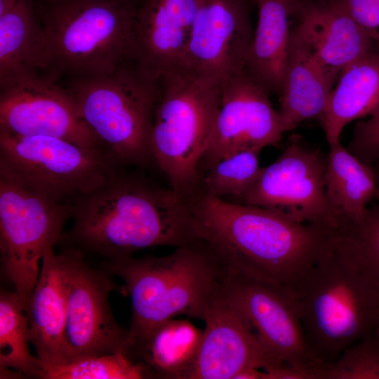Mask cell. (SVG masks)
Segmentation results:
<instances>
[{
  "label": "cell",
  "instance_id": "obj_1",
  "mask_svg": "<svg viewBox=\"0 0 379 379\" xmlns=\"http://www.w3.org/2000/svg\"><path fill=\"white\" fill-rule=\"evenodd\" d=\"M190 203L200 240L225 274L276 287L292 301L304 288L334 232L201 192L190 198Z\"/></svg>",
  "mask_w": 379,
  "mask_h": 379
},
{
  "label": "cell",
  "instance_id": "obj_2",
  "mask_svg": "<svg viewBox=\"0 0 379 379\" xmlns=\"http://www.w3.org/2000/svg\"><path fill=\"white\" fill-rule=\"evenodd\" d=\"M69 238L109 260L154 246L201 241L189 199L146 179L120 172L73 203Z\"/></svg>",
  "mask_w": 379,
  "mask_h": 379
},
{
  "label": "cell",
  "instance_id": "obj_3",
  "mask_svg": "<svg viewBox=\"0 0 379 379\" xmlns=\"http://www.w3.org/2000/svg\"><path fill=\"white\" fill-rule=\"evenodd\" d=\"M293 302L308 349L321 365L373 333L379 322L378 291L339 230Z\"/></svg>",
  "mask_w": 379,
  "mask_h": 379
},
{
  "label": "cell",
  "instance_id": "obj_4",
  "mask_svg": "<svg viewBox=\"0 0 379 379\" xmlns=\"http://www.w3.org/2000/svg\"><path fill=\"white\" fill-rule=\"evenodd\" d=\"M44 72L58 80L134 64L138 0H35Z\"/></svg>",
  "mask_w": 379,
  "mask_h": 379
},
{
  "label": "cell",
  "instance_id": "obj_5",
  "mask_svg": "<svg viewBox=\"0 0 379 379\" xmlns=\"http://www.w3.org/2000/svg\"><path fill=\"white\" fill-rule=\"evenodd\" d=\"M105 268L124 281L131 298L129 351L176 316L204 321L225 274L202 241L178 247L165 256L109 260Z\"/></svg>",
  "mask_w": 379,
  "mask_h": 379
},
{
  "label": "cell",
  "instance_id": "obj_6",
  "mask_svg": "<svg viewBox=\"0 0 379 379\" xmlns=\"http://www.w3.org/2000/svg\"><path fill=\"white\" fill-rule=\"evenodd\" d=\"M150 135L153 161L187 198L199 191V166L220 103L221 84L179 67L159 81Z\"/></svg>",
  "mask_w": 379,
  "mask_h": 379
},
{
  "label": "cell",
  "instance_id": "obj_7",
  "mask_svg": "<svg viewBox=\"0 0 379 379\" xmlns=\"http://www.w3.org/2000/svg\"><path fill=\"white\" fill-rule=\"evenodd\" d=\"M65 86L114 162L122 166L153 161L150 135L159 81L142 76L132 64L105 74L69 79Z\"/></svg>",
  "mask_w": 379,
  "mask_h": 379
},
{
  "label": "cell",
  "instance_id": "obj_8",
  "mask_svg": "<svg viewBox=\"0 0 379 379\" xmlns=\"http://www.w3.org/2000/svg\"><path fill=\"white\" fill-rule=\"evenodd\" d=\"M120 167L102 149L55 137L0 132V173L54 202H68L99 189Z\"/></svg>",
  "mask_w": 379,
  "mask_h": 379
},
{
  "label": "cell",
  "instance_id": "obj_9",
  "mask_svg": "<svg viewBox=\"0 0 379 379\" xmlns=\"http://www.w3.org/2000/svg\"><path fill=\"white\" fill-rule=\"evenodd\" d=\"M72 216L73 204L46 199L0 173L1 263L24 305L38 281L40 260Z\"/></svg>",
  "mask_w": 379,
  "mask_h": 379
},
{
  "label": "cell",
  "instance_id": "obj_10",
  "mask_svg": "<svg viewBox=\"0 0 379 379\" xmlns=\"http://www.w3.org/2000/svg\"><path fill=\"white\" fill-rule=\"evenodd\" d=\"M326 160L320 150L293 135L278 159L260 168L240 199L242 204L270 209L293 221L335 231L341 220L326 193Z\"/></svg>",
  "mask_w": 379,
  "mask_h": 379
},
{
  "label": "cell",
  "instance_id": "obj_11",
  "mask_svg": "<svg viewBox=\"0 0 379 379\" xmlns=\"http://www.w3.org/2000/svg\"><path fill=\"white\" fill-rule=\"evenodd\" d=\"M65 253L67 315L61 365L104 354H129L128 330L117 322L108 301L118 286L108 272L91 267L78 248Z\"/></svg>",
  "mask_w": 379,
  "mask_h": 379
},
{
  "label": "cell",
  "instance_id": "obj_12",
  "mask_svg": "<svg viewBox=\"0 0 379 379\" xmlns=\"http://www.w3.org/2000/svg\"><path fill=\"white\" fill-rule=\"evenodd\" d=\"M269 94L246 69L221 84L220 107L199 173L236 153L279 142L286 131Z\"/></svg>",
  "mask_w": 379,
  "mask_h": 379
},
{
  "label": "cell",
  "instance_id": "obj_13",
  "mask_svg": "<svg viewBox=\"0 0 379 379\" xmlns=\"http://www.w3.org/2000/svg\"><path fill=\"white\" fill-rule=\"evenodd\" d=\"M0 132L55 137L103 149L81 117L68 88L45 73L1 89Z\"/></svg>",
  "mask_w": 379,
  "mask_h": 379
},
{
  "label": "cell",
  "instance_id": "obj_14",
  "mask_svg": "<svg viewBox=\"0 0 379 379\" xmlns=\"http://www.w3.org/2000/svg\"><path fill=\"white\" fill-rule=\"evenodd\" d=\"M222 288L270 356L317 379L321 365L308 349L300 318L287 295L272 286L227 274Z\"/></svg>",
  "mask_w": 379,
  "mask_h": 379
},
{
  "label": "cell",
  "instance_id": "obj_15",
  "mask_svg": "<svg viewBox=\"0 0 379 379\" xmlns=\"http://www.w3.org/2000/svg\"><path fill=\"white\" fill-rule=\"evenodd\" d=\"M253 35L247 0H199L180 67L222 84L245 70Z\"/></svg>",
  "mask_w": 379,
  "mask_h": 379
},
{
  "label": "cell",
  "instance_id": "obj_16",
  "mask_svg": "<svg viewBox=\"0 0 379 379\" xmlns=\"http://www.w3.org/2000/svg\"><path fill=\"white\" fill-rule=\"evenodd\" d=\"M204 321L199 351L187 379H236L248 369L284 364L265 351L248 321L224 292L222 281L210 300Z\"/></svg>",
  "mask_w": 379,
  "mask_h": 379
},
{
  "label": "cell",
  "instance_id": "obj_17",
  "mask_svg": "<svg viewBox=\"0 0 379 379\" xmlns=\"http://www.w3.org/2000/svg\"><path fill=\"white\" fill-rule=\"evenodd\" d=\"M199 0H138L135 25L138 71L160 79L180 67Z\"/></svg>",
  "mask_w": 379,
  "mask_h": 379
},
{
  "label": "cell",
  "instance_id": "obj_18",
  "mask_svg": "<svg viewBox=\"0 0 379 379\" xmlns=\"http://www.w3.org/2000/svg\"><path fill=\"white\" fill-rule=\"evenodd\" d=\"M295 19L294 33L336 78L345 67L378 47L375 38L332 0H303Z\"/></svg>",
  "mask_w": 379,
  "mask_h": 379
},
{
  "label": "cell",
  "instance_id": "obj_19",
  "mask_svg": "<svg viewBox=\"0 0 379 379\" xmlns=\"http://www.w3.org/2000/svg\"><path fill=\"white\" fill-rule=\"evenodd\" d=\"M67 276L65 251L55 254L53 248L48 251L42 258L38 281L25 305L29 341L44 370L63 361Z\"/></svg>",
  "mask_w": 379,
  "mask_h": 379
},
{
  "label": "cell",
  "instance_id": "obj_20",
  "mask_svg": "<svg viewBox=\"0 0 379 379\" xmlns=\"http://www.w3.org/2000/svg\"><path fill=\"white\" fill-rule=\"evenodd\" d=\"M258 18L246 71L269 93L279 94L287 65L292 29L302 0H254Z\"/></svg>",
  "mask_w": 379,
  "mask_h": 379
},
{
  "label": "cell",
  "instance_id": "obj_21",
  "mask_svg": "<svg viewBox=\"0 0 379 379\" xmlns=\"http://www.w3.org/2000/svg\"><path fill=\"white\" fill-rule=\"evenodd\" d=\"M338 78L312 55L292 29L279 113L286 131L322 115Z\"/></svg>",
  "mask_w": 379,
  "mask_h": 379
},
{
  "label": "cell",
  "instance_id": "obj_22",
  "mask_svg": "<svg viewBox=\"0 0 379 379\" xmlns=\"http://www.w3.org/2000/svg\"><path fill=\"white\" fill-rule=\"evenodd\" d=\"M379 112V53L371 51L345 67L333 87L320 120L328 143L340 140L352 121Z\"/></svg>",
  "mask_w": 379,
  "mask_h": 379
},
{
  "label": "cell",
  "instance_id": "obj_23",
  "mask_svg": "<svg viewBox=\"0 0 379 379\" xmlns=\"http://www.w3.org/2000/svg\"><path fill=\"white\" fill-rule=\"evenodd\" d=\"M44 72V36L35 0L0 15V88Z\"/></svg>",
  "mask_w": 379,
  "mask_h": 379
},
{
  "label": "cell",
  "instance_id": "obj_24",
  "mask_svg": "<svg viewBox=\"0 0 379 379\" xmlns=\"http://www.w3.org/2000/svg\"><path fill=\"white\" fill-rule=\"evenodd\" d=\"M324 185L329 203L343 225L364 215L378 185L371 166L361 161L339 141L328 143Z\"/></svg>",
  "mask_w": 379,
  "mask_h": 379
},
{
  "label": "cell",
  "instance_id": "obj_25",
  "mask_svg": "<svg viewBox=\"0 0 379 379\" xmlns=\"http://www.w3.org/2000/svg\"><path fill=\"white\" fill-rule=\"evenodd\" d=\"M203 331L186 320L171 319L158 326L130 355L144 363L154 378L187 379L198 355Z\"/></svg>",
  "mask_w": 379,
  "mask_h": 379
},
{
  "label": "cell",
  "instance_id": "obj_26",
  "mask_svg": "<svg viewBox=\"0 0 379 379\" xmlns=\"http://www.w3.org/2000/svg\"><path fill=\"white\" fill-rule=\"evenodd\" d=\"M29 320L15 292L0 293V369L10 368L25 378H42L44 365L29 350Z\"/></svg>",
  "mask_w": 379,
  "mask_h": 379
},
{
  "label": "cell",
  "instance_id": "obj_27",
  "mask_svg": "<svg viewBox=\"0 0 379 379\" xmlns=\"http://www.w3.org/2000/svg\"><path fill=\"white\" fill-rule=\"evenodd\" d=\"M43 379H140L154 378L149 368L126 352L104 354L50 367Z\"/></svg>",
  "mask_w": 379,
  "mask_h": 379
},
{
  "label": "cell",
  "instance_id": "obj_28",
  "mask_svg": "<svg viewBox=\"0 0 379 379\" xmlns=\"http://www.w3.org/2000/svg\"><path fill=\"white\" fill-rule=\"evenodd\" d=\"M260 152L246 150L221 159L202 175L199 192L222 199H240L259 173Z\"/></svg>",
  "mask_w": 379,
  "mask_h": 379
},
{
  "label": "cell",
  "instance_id": "obj_29",
  "mask_svg": "<svg viewBox=\"0 0 379 379\" xmlns=\"http://www.w3.org/2000/svg\"><path fill=\"white\" fill-rule=\"evenodd\" d=\"M317 379H379V336L374 331L322 365Z\"/></svg>",
  "mask_w": 379,
  "mask_h": 379
},
{
  "label": "cell",
  "instance_id": "obj_30",
  "mask_svg": "<svg viewBox=\"0 0 379 379\" xmlns=\"http://www.w3.org/2000/svg\"><path fill=\"white\" fill-rule=\"evenodd\" d=\"M338 230L350 239L357 256L379 294V206L368 208L363 218Z\"/></svg>",
  "mask_w": 379,
  "mask_h": 379
},
{
  "label": "cell",
  "instance_id": "obj_31",
  "mask_svg": "<svg viewBox=\"0 0 379 379\" xmlns=\"http://www.w3.org/2000/svg\"><path fill=\"white\" fill-rule=\"evenodd\" d=\"M347 149L371 166L379 161V112L356 124Z\"/></svg>",
  "mask_w": 379,
  "mask_h": 379
},
{
  "label": "cell",
  "instance_id": "obj_32",
  "mask_svg": "<svg viewBox=\"0 0 379 379\" xmlns=\"http://www.w3.org/2000/svg\"><path fill=\"white\" fill-rule=\"evenodd\" d=\"M377 39L379 34V0H332Z\"/></svg>",
  "mask_w": 379,
  "mask_h": 379
},
{
  "label": "cell",
  "instance_id": "obj_33",
  "mask_svg": "<svg viewBox=\"0 0 379 379\" xmlns=\"http://www.w3.org/2000/svg\"><path fill=\"white\" fill-rule=\"evenodd\" d=\"M18 0H0V15L9 10Z\"/></svg>",
  "mask_w": 379,
  "mask_h": 379
},
{
  "label": "cell",
  "instance_id": "obj_34",
  "mask_svg": "<svg viewBox=\"0 0 379 379\" xmlns=\"http://www.w3.org/2000/svg\"><path fill=\"white\" fill-rule=\"evenodd\" d=\"M375 174L378 188H379V168H378V173H375Z\"/></svg>",
  "mask_w": 379,
  "mask_h": 379
},
{
  "label": "cell",
  "instance_id": "obj_35",
  "mask_svg": "<svg viewBox=\"0 0 379 379\" xmlns=\"http://www.w3.org/2000/svg\"><path fill=\"white\" fill-rule=\"evenodd\" d=\"M375 333L379 336V322L378 324V326L375 328Z\"/></svg>",
  "mask_w": 379,
  "mask_h": 379
},
{
  "label": "cell",
  "instance_id": "obj_36",
  "mask_svg": "<svg viewBox=\"0 0 379 379\" xmlns=\"http://www.w3.org/2000/svg\"><path fill=\"white\" fill-rule=\"evenodd\" d=\"M376 41H377L378 46L379 47V34L377 36Z\"/></svg>",
  "mask_w": 379,
  "mask_h": 379
},
{
  "label": "cell",
  "instance_id": "obj_37",
  "mask_svg": "<svg viewBox=\"0 0 379 379\" xmlns=\"http://www.w3.org/2000/svg\"><path fill=\"white\" fill-rule=\"evenodd\" d=\"M376 196L378 197V198L379 199V188H378V190H377V192H376Z\"/></svg>",
  "mask_w": 379,
  "mask_h": 379
},
{
  "label": "cell",
  "instance_id": "obj_38",
  "mask_svg": "<svg viewBox=\"0 0 379 379\" xmlns=\"http://www.w3.org/2000/svg\"><path fill=\"white\" fill-rule=\"evenodd\" d=\"M305 1H317V0H305Z\"/></svg>",
  "mask_w": 379,
  "mask_h": 379
}]
</instances>
